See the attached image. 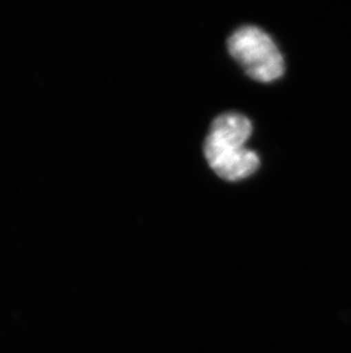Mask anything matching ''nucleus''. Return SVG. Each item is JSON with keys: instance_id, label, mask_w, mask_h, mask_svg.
Instances as JSON below:
<instances>
[{"instance_id": "nucleus-2", "label": "nucleus", "mask_w": 351, "mask_h": 353, "mask_svg": "<svg viewBox=\"0 0 351 353\" xmlns=\"http://www.w3.org/2000/svg\"><path fill=\"white\" fill-rule=\"evenodd\" d=\"M229 53L246 74L260 83H272L284 74V60L274 40L262 29L244 26L227 41Z\"/></svg>"}, {"instance_id": "nucleus-1", "label": "nucleus", "mask_w": 351, "mask_h": 353, "mask_svg": "<svg viewBox=\"0 0 351 353\" xmlns=\"http://www.w3.org/2000/svg\"><path fill=\"white\" fill-rule=\"evenodd\" d=\"M251 133V121L241 114L227 112L212 121L204 142V154L218 176L235 182L258 170V154L246 147Z\"/></svg>"}]
</instances>
